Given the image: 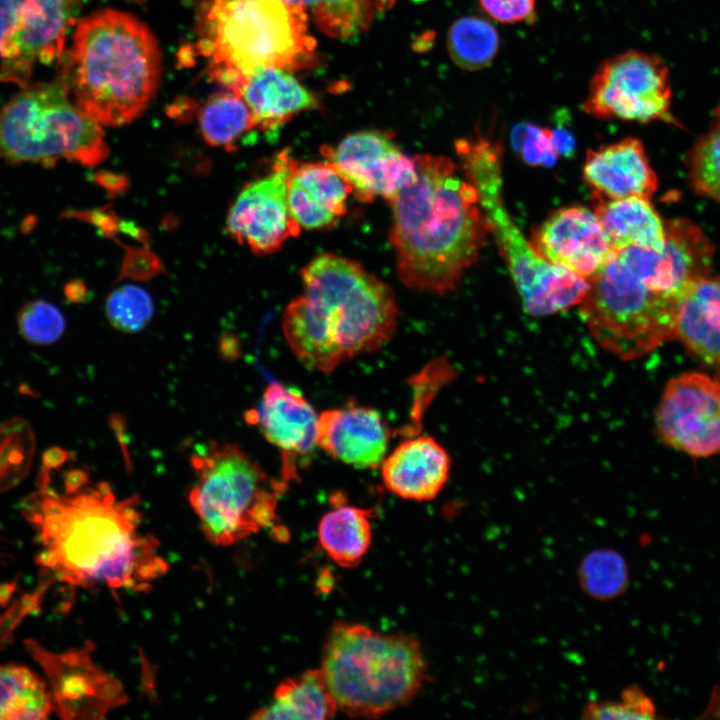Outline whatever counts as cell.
Segmentation results:
<instances>
[{"instance_id":"cell-1","label":"cell","mask_w":720,"mask_h":720,"mask_svg":"<svg viewBox=\"0 0 720 720\" xmlns=\"http://www.w3.org/2000/svg\"><path fill=\"white\" fill-rule=\"evenodd\" d=\"M24 511L38 532L40 564L62 582L143 592L168 571L159 541L141 530L138 497L118 499L80 469L66 473L63 492L41 476Z\"/></svg>"},{"instance_id":"cell-2","label":"cell","mask_w":720,"mask_h":720,"mask_svg":"<svg viewBox=\"0 0 720 720\" xmlns=\"http://www.w3.org/2000/svg\"><path fill=\"white\" fill-rule=\"evenodd\" d=\"M413 159L414 180L389 201L396 270L407 287L445 295L478 259L489 229L476 189L451 159Z\"/></svg>"},{"instance_id":"cell-3","label":"cell","mask_w":720,"mask_h":720,"mask_svg":"<svg viewBox=\"0 0 720 720\" xmlns=\"http://www.w3.org/2000/svg\"><path fill=\"white\" fill-rule=\"evenodd\" d=\"M301 276L304 293L287 305L282 330L307 368L331 372L390 340L398 320L393 292L362 265L325 253Z\"/></svg>"},{"instance_id":"cell-4","label":"cell","mask_w":720,"mask_h":720,"mask_svg":"<svg viewBox=\"0 0 720 720\" xmlns=\"http://www.w3.org/2000/svg\"><path fill=\"white\" fill-rule=\"evenodd\" d=\"M63 77L74 102L100 125L136 119L154 96L161 72L157 41L137 18L106 9L79 21Z\"/></svg>"},{"instance_id":"cell-5","label":"cell","mask_w":720,"mask_h":720,"mask_svg":"<svg viewBox=\"0 0 720 720\" xmlns=\"http://www.w3.org/2000/svg\"><path fill=\"white\" fill-rule=\"evenodd\" d=\"M198 49L227 90L263 68L295 71L315 62L305 8L282 0H211L200 11Z\"/></svg>"},{"instance_id":"cell-6","label":"cell","mask_w":720,"mask_h":720,"mask_svg":"<svg viewBox=\"0 0 720 720\" xmlns=\"http://www.w3.org/2000/svg\"><path fill=\"white\" fill-rule=\"evenodd\" d=\"M320 663L337 709L358 718H377L410 703L428 674L414 636L344 621L330 628Z\"/></svg>"},{"instance_id":"cell-7","label":"cell","mask_w":720,"mask_h":720,"mask_svg":"<svg viewBox=\"0 0 720 720\" xmlns=\"http://www.w3.org/2000/svg\"><path fill=\"white\" fill-rule=\"evenodd\" d=\"M460 168L477 191L489 233L510 271L525 311L546 316L583 300L588 281L543 259L512 220L502 196L499 143L478 134L456 141Z\"/></svg>"},{"instance_id":"cell-8","label":"cell","mask_w":720,"mask_h":720,"mask_svg":"<svg viewBox=\"0 0 720 720\" xmlns=\"http://www.w3.org/2000/svg\"><path fill=\"white\" fill-rule=\"evenodd\" d=\"M190 504L208 540L233 545L270 526L287 483L274 480L238 445L211 442L192 456Z\"/></svg>"},{"instance_id":"cell-9","label":"cell","mask_w":720,"mask_h":720,"mask_svg":"<svg viewBox=\"0 0 720 720\" xmlns=\"http://www.w3.org/2000/svg\"><path fill=\"white\" fill-rule=\"evenodd\" d=\"M64 77L24 88L0 111V159L52 166L60 160L84 166L109 153L101 125L70 99Z\"/></svg>"},{"instance_id":"cell-10","label":"cell","mask_w":720,"mask_h":720,"mask_svg":"<svg viewBox=\"0 0 720 720\" xmlns=\"http://www.w3.org/2000/svg\"><path fill=\"white\" fill-rule=\"evenodd\" d=\"M678 302L654 290L615 252L588 280L580 315L601 348L635 360L675 339Z\"/></svg>"},{"instance_id":"cell-11","label":"cell","mask_w":720,"mask_h":720,"mask_svg":"<svg viewBox=\"0 0 720 720\" xmlns=\"http://www.w3.org/2000/svg\"><path fill=\"white\" fill-rule=\"evenodd\" d=\"M669 69L655 54L628 50L605 59L595 70L583 110L598 119L677 123L670 114Z\"/></svg>"},{"instance_id":"cell-12","label":"cell","mask_w":720,"mask_h":720,"mask_svg":"<svg viewBox=\"0 0 720 720\" xmlns=\"http://www.w3.org/2000/svg\"><path fill=\"white\" fill-rule=\"evenodd\" d=\"M79 7L80 0H0V80L25 86L38 64L61 58Z\"/></svg>"},{"instance_id":"cell-13","label":"cell","mask_w":720,"mask_h":720,"mask_svg":"<svg viewBox=\"0 0 720 720\" xmlns=\"http://www.w3.org/2000/svg\"><path fill=\"white\" fill-rule=\"evenodd\" d=\"M26 646L44 669L62 718L101 720L127 702L121 682L93 661L90 641L62 653L47 651L34 641Z\"/></svg>"},{"instance_id":"cell-14","label":"cell","mask_w":720,"mask_h":720,"mask_svg":"<svg viewBox=\"0 0 720 720\" xmlns=\"http://www.w3.org/2000/svg\"><path fill=\"white\" fill-rule=\"evenodd\" d=\"M291 158L288 151L279 152L269 171L248 182L228 211L226 231L256 254L273 253L300 233L288 206Z\"/></svg>"},{"instance_id":"cell-15","label":"cell","mask_w":720,"mask_h":720,"mask_svg":"<svg viewBox=\"0 0 720 720\" xmlns=\"http://www.w3.org/2000/svg\"><path fill=\"white\" fill-rule=\"evenodd\" d=\"M655 423L665 444L694 457L720 452V384L687 372L672 378L658 404Z\"/></svg>"},{"instance_id":"cell-16","label":"cell","mask_w":720,"mask_h":720,"mask_svg":"<svg viewBox=\"0 0 720 720\" xmlns=\"http://www.w3.org/2000/svg\"><path fill=\"white\" fill-rule=\"evenodd\" d=\"M323 156L352 186L359 201L382 197L388 202L416 176V165L391 134L364 130L347 135L335 147L323 146Z\"/></svg>"},{"instance_id":"cell-17","label":"cell","mask_w":720,"mask_h":720,"mask_svg":"<svg viewBox=\"0 0 720 720\" xmlns=\"http://www.w3.org/2000/svg\"><path fill=\"white\" fill-rule=\"evenodd\" d=\"M534 250L549 263L589 280L614 256L594 210L580 205L560 208L532 232Z\"/></svg>"},{"instance_id":"cell-18","label":"cell","mask_w":720,"mask_h":720,"mask_svg":"<svg viewBox=\"0 0 720 720\" xmlns=\"http://www.w3.org/2000/svg\"><path fill=\"white\" fill-rule=\"evenodd\" d=\"M247 419L256 424L266 440L280 450L282 480L296 478L298 460L317 446L318 416L296 389L274 382L266 387L257 410Z\"/></svg>"},{"instance_id":"cell-19","label":"cell","mask_w":720,"mask_h":720,"mask_svg":"<svg viewBox=\"0 0 720 720\" xmlns=\"http://www.w3.org/2000/svg\"><path fill=\"white\" fill-rule=\"evenodd\" d=\"M389 431L374 409L348 405L318 416L317 445L334 459L362 469L381 466Z\"/></svg>"},{"instance_id":"cell-20","label":"cell","mask_w":720,"mask_h":720,"mask_svg":"<svg viewBox=\"0 0 720 720\" xmlns=\"http://www.w3.org/2000/svg\"><path fill=\"white\" fill-rule=\"evenodd\" d=\"M583 178L595 201L650 198L658 186L643 144L633 137L588 151Z\"/></svg>"},{"instance_id":"cell-21","label":"cell","mask_w":720,"mask_h":720,"mask_svg":"<svg viewBox=\"0 0 720 720\" xmlns=\"http://www.w3.org/2000/svg\"><path fill=\"white\" fill-rule=\"evenodd\" d=\"M351 193L352 186L330 162L291 158L288 206L300 227L319 230L335 226L346 213Z\"/></svg>"},{"instance_id":"cell-22","label":"cell","mask_w":720,"mask_h":720,"mask_svg":"<svg viewBox=\"0 0 720 720\" xmlns=\"http://www.w3.org/2000/svg\"><path fill=\"white\" fill-rule=\"evenodd\" d=\"M450 467L447 451L434 438L421 435L404 440L385 457L381 475L391 493L408 500L427 501L440 493Z\"/></svg>"},{"instance_id":"cell-23","label":"cell","mask_w":720,"mask_h":720,"mask_svg":"<svg viewBox=\"0 0 720 720\" xmlns=\"http://www.w3.org/2000/svg\"><path fill=\"white\" fill-rule=\"evenodd\" d=\"M237 92L247 103L256 129L272 130L296 114L318 107L314 95L282 68H263L245 78Z\"/></svg>"},{"instance_id":"cell-24","label":"cell","mask_w":720,"mask_h":720,"mask_svg":"<svg viewBox=\"0 0 720 720\" xmlns=\"http://www.w3.org/2000/svg\"><path fill=\"white\" fill-rule=\"evenodd\" d=\"M675 338L704 362L720 364V275L700 279L682 296Z\"/></svg>"},{"instance_id":"cell-25","label":"cell","mask_w":720,"mask_h":720,"mask_svg":"<svg viewBox=\"0 0 720 720\" xmlns=\"http://www.w3.org/2000/svg\"><path fill=\"white\" fill-rule=\"evenodd\" d=\"M594 212L615 251L628 247L662 250L665 223L649 198L596 200Z\"/></svg>"},{"instance_id":"cell-26","label":"cell","mask_w":720,"mask_h":720,"mask_svg":"<svg viewBox=\"0 0 720 720\" xmlns=\"http://www.w3.org/2000/svg\"><path fill=\"white\" fill-rule=\"evenodd\" d=\"M336 711L337 705L320 668H314L281 681L272 701L249 718L323 720L331 718Z\"/></svg>"},{"instance_id":"cell-27","label":"cell","mask_w":720,"mask_h":720,"mask_svg":"<svg viewBox=\"0 0 720 720\" xmlns=\"http://www.w3.org/2000/svg\"><path fill=\"white\" fill-rule=\"evenodd\" d=\"M372 514V510L336 500L322 516L317 528L318 543L334 563L353 568L361 562L372 541Z\"/></svg>"},{"instance_id":"cell-28","label":"cell","mask_w":720,"mask_h":720,"mask_svg":"<svg viewBox=\"0 0 720 720\" xmlns=\"http://www.w3.org/2000/svg\"><path fill=\"white\" fill-rule=\"evenodd\" d=\"M200 133L211 146L234 151L242 136L256 129L253 114L235 91L211 95L198 113Z\"/></svg>"},{"instance_id":"cell-29","label":"cell","mask_w":720,"mask_h":720,"mask_svg":"<svg viewBox=\"0 0 720 720\" xmlns=\"http://www.w3.org/2000/svg\"><path fill=\"white\" fill-rule=\"evenodd\" d=\"M53 710V699L45 684L28 668L0 665V719L37 720Z\"/></svg>"},{"instance_id":"cell-30","label":"cell","mask_w":720,"mask_h":720,"mask_svg":"<svg viewBox=\"0 0 720 720\" xmlns=\"http://www.w3.org/2000/svg\"><path fill=\"white\" fill-rule=\"evenodd\" d=\"M447 47L452 61L458 67L477 71L494 61L499 51L500 38L496 28L486 19L464 16L450 26Z\"/></svg>"},{"instance_id":"cell-31","label":"cell","mask_w":720,"mask_h":720,"mask_svg":"<svg viewBox=\"0 0 720 720\" xmlns=\"http://www.w3.org/2000/svg\"><path fill=\"white\" fill-rule=\"evenodd\" d=\"M395 0H316L312 5L315 23L321 32L336 39H350L366 31L377 12L393 6Z\"/></svg>"},{"instance_id":"cell-32","label":"cell","mask_w":720,"mask_h":720,"mask_svg":"<svg viewBox=\"0 0 720 720\" xmlns=\"http://www.w3.org/2000/svg\"><path fill=\"white\" fill-rule=\"evenodd\" d=\"M582 590L591 598L608 601L622 595L629 583L624 557L611 549H597L582 559L578 569Z\"/></svg>"},{"instance_id":"cell-33","label":"cell","mask_w":720,"mask_h":720,"mask_svg":"<svg viewBox=\"0 0 720 720\" xmlns=\"http://www.w3.org/2000/svg\"><path fill=\"white\" fill-rule=\"evenodd\" d=\"M711 127L687 157L688 180L695 192L720 203V106Z\"/></svg>"},{"instance_id":"cell-34","label":"cell","mask_w":720,"mask_h":720,"mask_svg":"<svg viewBox=\"0 0 720 720\" xmlns=\"http://www.w3.org/2000/svg\"><path fill=\"white\" fill-rule=\"evenodd\" d=\"M106 314L115 328L134 333L150 321L153 314L152 299L148 292L139 286L122 285L108 296Z\"/></svg>"},{"instance_id":"cell-35","label":"cell","mask_w":720,"mask_h":720,"mask_svg":"<svg viewBox=\"0 0 720 720\" xmlns=\"http://www.w3.org/2000/svg\"><path fill=\"white\" fill-rule=\"evenodd\" d=\"M585 719H655L657 708L653 699L639 686L631 685L619 699L593 700L583 711Z\"/></svg>"},{"instance_id":"cell-36","label":"cell","mask_w":720,"mask_h":720,"mask_svg":"<svg viewBox=\"0 0 720 720\" xmlns=\"http://www.w3.org/2000/svg\"><path fill=\"white\" fill-rule=\"evenodd\" d=\"M18 325L21 334L29 342L50 344L62 335L65 321L53 304L38 300L22 307L18 315Z\"/></svg>"},{"instance_id":"cell-37","label":"cell","mask_w":720,"mask_h":720,"mask_svg":"<svg viewBox=\"0 0 720 720\" xmlns=\"http://www.w3.org/2000/svg\"><path fill=\"white\" fill-rule=\"evenodd\" d=\"M512 142L514 149L528 165L552 167L557 161V154L551 142L550 128L539 127L531 123L519 124L513 129Z\"/></svg>"},{"instance_id":"cell-38","label":"cell","mask_w":720,"mask_h":720,"mask_svg":"<svg viewBox=\"0 0 720 720\" xmlns=\"http://www.w3.org/2000/svg\"><path fill=\"white\" fill-rule=\"evenodd\" d=\"M485 13L503 24L533 23L536 0H479Z\"/></svg>"},{"instance_id":"cell-39","label":"cell","mask_w":720,"mask_h":720,"mask_svg":"<svg viewBox=\"0 0 720 720\" xmlns=\"http://www.w3.org/2000/svg\"><path fill=\"white\" fill-rule=\"evenodd\" d=\"M551 142L558 155L570 156L575 149V139L570 130L563 126L550 128Z\"/></svg>"},{"instance_id":"cell-40","label":"cell","mask_w":720,"mask_h":720,"mask_svg":"<svg viewBox=\"0 0 720 720\" xmlns=\"http://www.w3.org/2000/svg\"><path fill=\"white\" fill-rule=\"evenodd\" d=\"M702 717L720 718V685L714 687L710 701L703 711Z\"/></svg>"},{"instance_id":"cell-41","label":"cell","mask_w":720,"mask_h":720,"mask_svg":"<svg viewBox=\"0 0 720 720\" xmlns=\"http://www.w3.org/2000/svg\"><path fill=\"white\" fill-rule=\"evenodd\" d=\"M287 4L293 5V6H301L306 8L307 6H312L316 0H282Z\"/></svg>"},{"instance_id":"cell-42","label":"cell","mask_w":720,"mask_h":720,"mask_svg":"<svg viewBox=\"0 0 720 720\" xmlns=\"http://www.w3.org/2000/svg\"><path fill=\"white\" fill-rule=\"evenodd\" d=\"M4 42H5L4 29H3L2 23L0 21V59H1L3 48H4Z\"/></svg>"},{"instance_id":"cell-43","label":"cell","mask_w":720,"mask_h":720,"mask_svg":"<svg viewBox=\"0 0 720 720\" xmlns=\"http://www.w3.org/2000/svg\"><path fill=\"white\" fill-rule=\"evenodd\" d=\"M717 381H718V383L720 384V374H719V378H718V380H717Z\"/></svg>"}]
</instances>
